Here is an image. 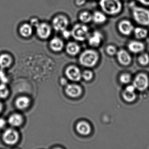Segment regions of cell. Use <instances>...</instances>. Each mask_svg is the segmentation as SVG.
<instances>
[{
  "label": "cell",
  "instance_id": "cell-1",
  "mask_svg": "<svg viewBox=\"0 0 149 149\" xmlns=\"http://www.w3.org/2000/svg\"><path fill=\"white\" fill-rule=\"evenodd\" d=\"M99 6L104 13L110 16L117 15L123 9L120 0H100Z\"/></svg>",
  "mask_w": 149,
  "mask_h": 149
},
{
  "label": "cell",
  "instance_id": "cell-2",
  "mask_svg": "<svg viewBox=\"0 0 149 149\" xmlns=\"http://www.w3.org/2000/svg\"><path fill=\"white\" fill-rule=\"evenodd\" d=\"M132 15L134 20L140 26H149V10L141 7L133 6Z\"/></svg>",
  "mask_w": 149,
  "mask_h": 149
},
{
  "label": "cell",
  "instance_id": "cell-3",
  "mask_svg": "<svg viewBox=\"0 0 149 149\" xmlns=\"http://www.w3.org/2000/svg\"><path fill=\"white\" fill-rule=\"evenodd\" d=\"M98 55L97 53L92 49H87L84 51L80 56L81 64L85 67L95 66L97 62Z\"/></svg>",
  "mask_w": 149,
  "mask_h": 149
},
{
  "label": "cell",
  "instance_id": "cell-4",
  "mask_svg": "<svg viewBox=\"0 0 149 149\" xmlns=\"http://www.w3.org/2000/svg\"><path fill=\"white\" fill-rule=\"evenodd\" d=\"M71 33V36L79 41H85L90 35L88 27L83 24H76L72 28Z\"/></svg>",
  "mask_w": 149,
  "mask_h": 149
},
{
  "label": "cell",
  "instance_id": "cell-5",
  "mask_svg": "<svg viewBox=\"0 0 149 149\" xmlns=\"http://www.w3.org/2000/svg\"><path fill=\"white\" fill-rule=\"evenodd\" d=\"M68 25V19L64 15H57L55 17L52 21L53 28L58 32H62L67 29Z\"/></svg>",
  "mask_w": 149,
  "mask_h": 149
},
{
  "label": "cell",
  "instance_id": "cell-6",
  "mask_svg": "<svg viewBox=\"0 0 149 149\" xmlns=\"http://www.w3.org/2000/svg\"><path fill=\"white\" fill-rule=\"evenodd\" d=\"M134 26L130 21L124 19L121 21L118 25V29L120 33L125 36L130 35L133 32Z\"/></svg>",
  "mask_w": 149,
  "mask_h": 149
},
{
  "label": "cell",
  "instance_id": "cell-7",
  "mask_svg": "<svg viewBox=\"0 0 149 149\" xmlns=\"http://www.w3.org/2000/svg\"><path fill=\"white\" fill-rule=\"evenodd\" d=\"M36 33L39 38L46 40L49 38L51 34V28L47 23L42 22L36 27Z\"/></svg>",
  "mask_w": 149,
  "mask_h": 149
},
{
  "label": "cell",
  "instance_id": "cell-8",
  "mask_svg": "<svg viewBox=\"0 0 149 149\" xmlns=\"http://www.w3.org/2000/svg\"><path fill=\"white\" fill-rule=\"evenodd\" d=\"M133 85L138 90L141 91L145 90L149 85L148 77L145 74L138 75L133 81Z\"/></svg>",
  "mask_w": 149,
  "mask_h": 149
},
{
  "label": "cell",
  "instance_id": "cell-9",
  "mask_svg": "<svg viewBox=\"0 0 149 149\" xmlns=\"http://www.w3.org/2000/svg\"><path fill=\"white\" fill-rule=\"evenodd\" d=\"M88 39L90 46L97 47L100 46L104 40V36L100 31L96 30L89 35Z\"/></svg>",
  "mask_w": 149,
  "mask_h": 149
},
{
  "label": "cell",
  "instance_id": "cell-10",
  "mask_svg": "<svg viewBox=\"0 0 149 149\" xmlns=\"http://www.w3.org/2000/svg\"><path fill=\"white\" fill-rule=\"evenodd\" d=\"M4 142L8 145H13L16 143L19 139V135L17 132L12 129H8L3 135Z\"/></svg>",
  "mask_w": 149,
  "mask_h": 149
},
{
  "label": "cell",
  "instance_id": "cell-11",
  "mask_svg": "<svg viewBox=\"0 0 149 149\" xmlns=\"http://www.w3.org/2000/svg\"><path fill=\"white\" fill-rule=\"evenodd\" d=\"M66 74L68 78L71 81H80L81 77L79 69L75 66H70L66 70Z\"/></svg>",
  "mask_w": 149,
  "mask_h": 149
},
{
  "label": "cell",
  "instance_id": "cell-12",
  "mask_svg": "<svg viewBox=\"0 0 149 149\" xmlns=\"http://www.w3.org/2000/svg\"><path fill=\"white\" fill-rule=\"evenodd\" d=\"M128 48L131 52L135 54L140 53L145 49L144 44L143 42L139 41H132L129 42Z\"/></svg>",
  "mask_w": 149,
  "mask_h": 149
},
{
  "label": "cell",
  "instance_id": "cell-13",
  "mask_svg": "<svg viewBox=\"0 0 149 149\" xmlns=\"http://www.w3.org/2000/svg\"><path fill=\"white\" fill-rule=\"evenodd\" d=\"M118 60L121 64L127 65L130 64L131 61V57L129 53L124 50L121 49L117 53Z\"/></svg>",
  "mask_w": 149,
  "mask_h": 149
},
{
  "label": "cell",
  "instance_id": "cell-14",
  "mask_svg": "<svg viewBox=\"0 0 149 149\" xmlns=\"http://www.w3.org/2000/svg\"><path fill=\"white\" fill-rule=\"evenodd\" d=\"M49 47L55 52L61 51L64 47V43L60 38L55 37L51 39L49 42Z\"/></svg>",
  "mask_w": 149,
  "mask_h": 149
},
{
  "label": "cell",
  "instance_id": "cell-15",
  "mask_svg": "<svg viewBox=\"0 0 149 149\" xmlns=\"http://www.w3.org/2000/svg\"><path fill=\"white\" fill-rule=\"evenodd\" d=\"M81 89L76 84H69L66 87V92L71 97H77L81 93Z\"/></svg>",
  "mask_w": 149,
  "mask_h": 149
},
{
  "label": "cell",
  "instance_id": "cell-16",
  "mask_svg": "<svg viewBox=\"0 0 149 149\" xmlns=\"http://www.w3.org/2000/svg\"><path fill=\"white\" fill-rule=\"evenodd\" d=\"M92 21L97 25L104 24L107 21L106 15L103 12L95 11L92 15Z\"/></svg>",
  "mask_w": 149,
  "mask_h": 149
},
{
  "label": "cell",
  "instance_id": "cell-17",
  "mask_svg": "<svg viewBox=\"0 0 149 149\" xmlns=\"http://www.w3.org/2000/svg\"><path fill=\"white\" fill-rule=\"evenodd\" d=\"M19 31L22 37L28 38L31 36L33 34V27L32 25L30 24L25 23L20 27Z\"/></svg>",
  "mask_w": 149,
  "mask_h": 149
},
{
  "label": "cell",
  "instance_id": "cell-18",
  "mask_svg": "<svg viewBox=\"0 0 149 149\" xmlns=\"http://www.w3.org/2000/svg\"><path fill=\"white\" fill-rule=\"evenodd\" d=\"M66 49L68 54L70 55L75 56L79 53L80 47L76 42H70L66 45Z\"/></svg>",
  "mask_w": 149,
  "mask_h": 149
},
{
  "label": "cell",
  "instance_id": "cell-19",
  "mask_svg": "<svg viewBox=\"0 0 149 149\" xmlns=\"http://www.w3.org/2000/svg\"><path fill=\"white\" fill-rule=\"evenodd\" d=\"M77 130L81 135H87L90 132L91 127L86 122H81L77 124Z\"/></svg>",
  "mask_w": 149,
  "mask_h": 149
},
{
  "label": "cell",
  "instance_id": "cell-20",
  "mask_svg": "<svg viewBox=\"0 0 149 149\" xmlns=\"http://www.w3.org/2000/svg\"><path fill=\"white\" fill-rule=\"evenodd\" d=\"M133 33L135 37L138 40H143L145 39L148 35V31L143 27H138L134 28Z\"/></svg>",
  "mask_w": 149,
  "mask_h": 149
},
{
  "label": "cell",
  "instance_id": "cell-21",
  "mask_svg": "<svg viewBox=\"0 0 149 149\" xmlns=\"http://www.w3.org/2000/svg\"><path fill=\"white\" fill-rule=\"evenodd\" d=\"M12 59L9 55L3 54L0 56V67L1 68H6L10 66Z\"/></svg>",
  "mask_w": 149,
  "mask_h": 149
},
{
  "label": "cell",
  "instance_id": "cell-22",
  "mask_svg": "<svg viewBox=\"0 0 149 149\" xmlns=\"http://www.w3.org/2000/svg\"><path fill=\"white\" fill-rule=\"evenodd\" d=\"M8 122L13 126H19L22 123V117L18 114H13L9 117Z\"/></svg>",
  "mask_w": 149,
  "mask_h": 149
},
{
  "label": "cell",
  "instance_id": "cell-23",
  "mask_svg": "<svg viewBox=\"0 0 149 149\" xmlns=\"http://www.w3.org/2000/svg\"><path fill=\"white\" fill-rule=\"evenodd\" d=\"M29 103V100L26 97H21L16 100V105L19 109H24L26 108Z\"/></svg>",
  "mask_w": 149,
  "mask_h": 149
},
{
  "label": "cell",
  "instance_id": "cell-24",
  "mask_svg": "<svg viewBox=\"0 0 149 149\" xmlns=\"http://www.w3.org/2000/svg\"><path fill=\"white\" fill-rule=\"evenodd\" d=\"M79 19L83 23H88L92 21V15L88 12H82L79 16Z\"/></svg>",
  "mask_w": 149,
  "mask_h": 149
},
{
  "label": "cell",
  "instance_id": "cell-25",
  "mask_svg": "<svg viewBox=\"0 0 149 149\" xmlns=\"http://www.w3.org/2000/svg\"><path fill=\"white\" fill-rule=\"evenodd\" d=\"M123 96L124 99L128 102H132L136 98V95L134 92H130L126 90L123 92Z\"/></svg>",
  "mask_w": 149,
  "mask_h": 149
},
{
  "label": "cell",
  "instance_id": "cell-26",
  "mask_svg": "<svg viewBox=\"0 0 149 149\" xmlns=\"http://www.w3.org/2000/svg\"><path fill=\"white\" fill-rule=\"evenodd\" d=\"M9 91L6 84L4 83L0 84V98H5L8 96Z\"/></svg>",
  "mask_w": 149,
  "mask_h": 149
},
{
  "label": "cell",
  "instance_id": "cell-27",
  "mask_svg": "<svg viewBox=\"0 0 149 149\" xmlns=\"http://www.w3.org/2000/svg\"><path fill=\"white\" fill-rule=\"evenodd\" d=\"M138 61L141 65H147L149 62V56L146 54H143L139 57Z\"/></svg>",
  "mask_w": 149,
  "mask_h": 149
},
{
  "label": "cell",
  "instance_id": "cell-28",
  "mask_svg": "<svg viewBox=\"0 0 149 149\" xmlns=\"http://www.w3.org/2000/svg\"><path fill=\"white\" fill-rule=\"evenodd\" d=\"M106 51L108 54L113 56L116 54V48L113 45H109L106 47Z\"/></svg>",
  "mask_w": 149,
  "mask_h": 149
},
{
  "label": "cell",
  "instance_id": "cell-29",
  "mask_svg": "<svg viewBox=\"0 0 149 149\" xmlns=\"http://www.w3.org/2000/svg\"><path fill=\"white\" fill-rule=\"evenodd\" d=\"M120 80L122 83H128L130 81V76L129 74H123L120 76Z\"/></svg>",
  "mask_w": 149,
  "mask_h": 149
},
{
  "label": "cell",
  "instance_id": "cell-30",
  "mask_svg": "<svg viewBox=\"0 0 149 149\" xmlns=\"http://www.w3.org/2000/svg\"><path fill=\"white\" fill-rule=\"evenodd\" d=\"M83 77L86 81H89L91 80L93 77V74L91 71H85L84 72L82 75Z\"/></svg>",
  "mask_w": 149,
  "mask_h": 149
},
{
  "label": "cell",
  "instance_id": "cell-31",
  "mask_svg": "<svg viewBox=\"0 0 149 149\" xmlns=\"http://www.w3.org/2000/svg\"><path fill=\"white\" fill-rule=\"evenodd\" d=\"M0 80H1V81L4 84L7 82L8 81L4 71L2 70H0Z\"/></svg>",
  "mask_w": 149,
  "mask_h": 149
},
{
  "label": "cell",
  "instance_id": "cell-32",
  "mask_svg": "<svg viewBox=\"0 0 149 149\" xmlns=\"http://www.w3.org/2000/svg\"><path fill=\"white\" fill-rule=\"evenodd\" d=\"M62 32L63 36L65 39H69L70 37L71 36V31H69L67 29H65Z\"/></svg>",
  "mask_w": 149,
  "mask_h": 149
},
{
  "label": "cell",
  "instance_id": "cell-33",
  "mask_svg": "<svg viewBox=\"0 0 149 149\" xmlns=\"http://www.w3.org/2000/svg\"><path fill=\"white\" fill-rule=\"evenodd\" d=\"M31 25L32 26H33L36 27L38 25H39V20L37 18H33L31 19Z\"/></svg>",
  "mask_w": 149,
  "mask_h": 149
},
{
  "label": "cell",
  "instance_id": "cell-34",
  "mask_svg": "<svg viewBox=\"0 0 149 149\" xmlns=\"http://www.w3.org/2000/svg\"><path fill=\"white\" fill-rule=\"evenodd\" d=\"M137 1L143 6H149V0H137Z\"/></svg>",
  "mask_w": 149,
  "mask_h": 149
},
{
  "label": "cell",
  "instance_id": "cell-35",
  "mask_svg": "<svg viewBox=\"0 0 149 149\" xmlns=\"http://www.w3.org/2000/svg\"><path fill=\"white\" fill-rule=\"evenodd\" d=\"M135 89L136 88L134 87V85H129L126 88L125 90L130 91V92H134Z\"/></svg>",
  "mask_w": 149,
  "mask_h": 149
},
{
  "label": "cell",
  "instance_id": "cell-36",
  "mask_svg": "<svg viewBox=\"0 0 149 149\" xmlns=\"http://www.w3.org/2000/svg\"><path fill=\"white\" fill-rule=\"evenodd\" d=\"M86 0H76V4L77 6H81L84 4Z\"/></svg>",
  "mask_w": 149,
  "mask_h": 149
},
{
  "label": "cell",
  "instance_id": "cell-37",
  "mask_svg": "<svg viewBox=\"0 0 149 149\" xmlns=\"http://www.w3.org/2000/svg\"><path fill=\"white\" fill-rule=\"evenodd\" d=\"M6 121L3 118H0V128H2L6 125Z\"/></svg>",
  "mask_w": 149,
  "mask_h": 149
},
{
  "label": "cell",
  "instance_id": "cell-38",
  "mask_svg": "<svg viewBox=\"0 0 149 149\" xmlns=\"http://www.w3.org/2000/svg\"><path fill=\"white\" fill-rule=\"evenodd\" d=\"M67 80L66 79H64V78H62L61 80V84L63 85H66L67 84Z\"/></svg>",
  "mask_w": 149,
  "mask_h": 149
},
{
  "label": "cell",
  "instance_id": "cell-39",
  "mask_svg": "<svg viewBox=\"0 0 149 149\" xmlns=\"http://www.w3.org/2000/svg\"><path fill=\"white\" fill-rule=\"evenodd\" d=\"M2 109V105L1 103L0 102V112L1 111Z\"/></svg>",
  "mask_w": 149,
  "mask_h": 149
},
{
  "label": "cell",
  "instance_id": "cell-40",
  "mask_svg": "<svg viewBox=\"0 0 149 149\" xmlns=\"http://www.w3.org/2000/svg\"><path fill=\"white\" fill-rule=\"evenodd\" d=\"M123 1H127V0H123Z\"/></svg>",
  "mask_w": 149,
  "mask_h": 149
}]
</instances>
